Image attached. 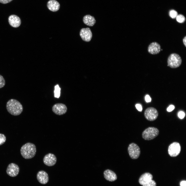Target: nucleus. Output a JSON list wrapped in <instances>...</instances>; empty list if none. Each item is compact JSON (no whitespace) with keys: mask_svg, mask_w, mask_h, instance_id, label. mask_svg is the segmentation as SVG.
Instances as JSON below:
<instances>
[{"mask_svg":"<svg viewBox=\"0 0 186 186\" xmlns=\"http://www.w3.org/2000/svg\"><path fill=\"white\" fill-rule=\"evenodd\" d=\"M6 108L10 114L14 116L20 115L22 112L23 107L20 103L14 99H11L7 103Z\"/></svg>","mask_w":186,"mask_h":186,"instance_id":"1","label":"nucleus"},{"mask_svg":"<svg viewBox=\"0 0 186 186\" xmlns=\"http://www.w3.org/2000/svg\"><path fill=\"white\" fill-rule=\"evenodd\" d=\"M36 151L35 145L34 144L28 142L23 145L20 149L22 156L25 159L33 158L35 156Z\"/></svg>","mask_w":186,"mask_h":186,"instance_id":"2","label":"nucleus"},{"mask_svg":"<svg viewBox=\"0 0 186 186\" xmlns=\"http://www.w3.org/2000/svg\"><path fill=\"white\" fill-rule=\"evenodd\" d=\"M159 134V130L156 128L149 127L146 128L143 132L142 136L146 140H150L156 137Z\"/></svg>","mask_w":186,"mask_h":186,"instance_id":"3","label":"nucleus"},{"mask_svg":"<svg viewBox=\"0 0 186 186\" xmlns=\"http://www.w3.org/2000/svg\"><path fill=\"white\" fill-rule=\"evenodd\" d=\"M182 62L180 56L176 53L171 54L167 59L168 66L172 68H176L179 67L181 65Z\"/></svg>","mask_w":186,"mask_h":186,"instance_id":"4","label":"nucleus"},{"mask_svg":"<svg viewBox=\"0 0 186 186\" xmlns=\"http://www.w3.org/2000/svg\"><path fill=\"white\" fill-rule=\"evenodd\" d=\"M128 151L130 157L133 159L138 158L141 154V150L139 147L134 143L129 144L128 147Z\"/></svg>","mask_w":186,"mask_h":186,"instance_id":"5","label":"nucleus"},{"mask_svg":"<svg viewBox=\"0 0 186 186\" xmlns=\"http://www.w3.org/2000/svg\"><path fill=\"white\" fill-rule=\"evenodd\" d=\"M144 115L147 120L153 121L157 118L158 115V112L157 110L154 108L149 107L145 110Z\"/></svg>","mask_w":186,"mask_h":186,"instance_id":"6","label":"nucleus"},{"mask_svg":"<svg viewBox=\"0 0 186 186\" xmlns=\"http://www.w3.org/2000/svg\"><path fill=\"white\" fill-rule=\"evenodd\" d=\"M181 147L180 144L177 142H173L169 146L168 152L169 155L172 157H176L180 153Z\"/></svg>","mask_w":186,"mask_h":186,"instance_id":"7","label":"nucleus"},{"mask_svg":"<svg viewBox=\"0 0 186 186\" xmlns=\"http://www.w3.org/2000/svg\"><path fill=\"white\" fill-rule=\"evenodd\" d=\"M53 112L56 114L61 115L65 114L67 111V107L64 104L58 103L54 104L52 108Z\"/></svg>","mask_w":186,"mask_h":186,"instance_id":"8","label":"nucleus"},{"mask_svg":"<svg viewBox=\"0 0 186 186\" xmlns=\"http://www.w3.org/2000/svg\"><path fill=\"white\" fill-rule=\"evenodd\" d=\"M19 168L18 166L14 163H11L8 166L6 169L7 174L10 176L15 177L18 174Z\"/></svg>","mask_w":186,"mask_h":186,"instance_id":"9","label":"nucleus"},{"mask_svg":"<svg viewBox=\"0 0 186 186\" xmlns=\"http://www.w3.org/2000/svg\"><path fill=\"white\" fill-rule=\"evenodd\" d=\"M43 160L45 165L48 166H51L56 164L57 158L54 154L51 153H49L44 156Z\"/></svg>","mask_w":186,"mask_h":186,"instance_id":"10","label":"nucleus"},{"mask_svg":"<svg viewBox=\"0 0 186 186\" xmlns=\"http://www.w3.org/2000/svg\"><path fill=\"white\" fill-rule=\"evenodd\" d=\"M80 34L82 40L86 42L90 41L92 36V32L89 28L82 29Z\"/></svg>","mask_w":186,"mask_h":186,"instance_id":"11","label":"nucleus"},{"mask_svg":"<svg viewBox=\"0 0 186 186\" xmlns=\"http://www.w3.org/2000/svg\"><path fill=\"white\" fill-rule=\"evenodd\" d=\"M37 179L38 182L42 184H45L48 182L49 177L47 173L43 171H39L37 174Z\"/></svg>","mask_w":186,"mask_h":186,"instance_id":"12","label":"nucleus"},{"mask_svg":"<svg viewBox=\"0 0 186 186\" xmlns=\"http://www.w3.org/2000/svg\"><path fill=\"white\" fill-rule=\"evenodd\" d=\"M161 50L160 45L156 42L151 43L148 46V52L152 55L158 54L160 52Z\"/></svg>","mask_w":186,"mask_h":186,"instance_id":"13","label":"nucleus"},{"mask_svg":"<svg viewBox=\"0 0 186 186\" xmlns=\"http://www.w3.org/2000/svg\"><path fill=\"white\" fill-rule=\"evenodd\" d=\"M103 175L105 179L109 181H115L117 178L116 173L110 169H107L105 170L103 172Z\"/></svg>","mask_w":186,"mask_h":186,"instance_id":"14","label":"nucleus"},{"mask_svg":"<svg viewBox=\"0 0 186 186\" xmlns=\"http://www.w3.org/2000/svg\"><path fill=\"white\" fill-rule=\"evenodd\" d=\"M8 21L10 25L15 28L19 27L21 24V20L19 17L15 15L10 16L8 18Z\"/></svg>","mask_w":186,"mask_h":186,"instance_id":"15","label":"nucleus"},{"mask_svg":"<svg viewBox=\"0 0 186 186\" xmlns=\"http://www.w3.org/2000/svg\"><path fill=\"white\" fill-rule=\"evenodd\" d=\"M153 176L149 173H146L142 174L139 179L140 184L143 185L148 183L152 180Z\"/></svg>","mask_w":186,"mask_h":186,"instance_id":"16","label":"nucleus"},{"mask_svg":"<svg viewBox=\"0 0 186 186\" xmlns=\"http://www.w3.org/2000/svg\"><path fill=\"white\" fill-rule=\"evenodd\" d=\"M47 6L51 11L56 12L59 10L60 5L57 1L55 0H50L47 3Z\"/></svg>","mask_w":186,"mask_h":186,"instance_id":"17","label":"nucleus"},{"mask_svg":"<svg viewBox=\"0 0 186 186\" xmlns=\"http://www.w3.org/2000/svg\"><path fill=\"white\" fill-rule=\"evenodd\" d=\"M83 21L84 23L87 25L92 26L95 24L96 21L94 17L88 14L84 17Z\"/></svg>","mask_w":186,"mask_h":186,"instance_id":"18","label":"nucleus"},{"mask_svg":"<svg viewBox=\"0 0 186 186\" xmlns=\"http://www.w3.org/2000/svg\"><path fill=\"white\" fill-rule=\"evenodd\" d=\"M60 88L58 84L55 86L54 91V96L56 98H58L60 96Z\"/></svg>","mask_w":186,"mask_h":186,"instance_id":"19","label":"nucleus"},{"mask_svg":"<svg viewBox=\"0 0 186 186\" xmlns=\"http://www.w3.org/2000/svg\"><path fill=\"white\" fill-rule=\"evenodd\" d=\"M177 21L180 23L184 22L185 21V19L184 16L182 14H179L176 17Z\"/></svg>","mask_w":186,"mask_h":186,"instance_id":"20","label":"nucleus"},{"mask_svg":"<svg viewBox=\"0 0 186 186\" xmlns=\"http://www.w3.org/2000/svg\"><path fill=\"white\" fill-rule=\"evenodd\" d=\"M178 15L177 12L175 10H172L169 12V16L172 18H176Z\"/></svg>","mask_w":186,"mask_h":186,"instance_id":"21","label":"nucleus"},{"mask_svg":"<svg viewBox=\"0 0 186 186\" xmlns=\"http://www.w3.org/2000/svg\"><path fill=\"white\" fill-rule=\"evenodd\" d=\"M6 140L5 136L3 134L0 133V145L4 144Z\"/></svg>","mask_w":186,"mask_h":186,"instance_id":"22","label":"nucleus"},{"mask_svg":"<svg viewBox=\"0 0 186 186\" xmlns=\"http://www.w3.org/2000/svg\"><path fill=\"white\" fill-rule=\"evenodd\" d=\"M5 84V81L3 76L0 74V88L3 87Z\"/></svg>","mask_w":186,"mask_h":186,"instance_id":"23","label":"nucleus"},{"mask_svg":"<svg viewBox=\"0 0 186 186\" xmlns=\"http://www.w3.org/2000/svg\"><path fill=\"white\" fill-rule=\"evenodd\" d=\"M143 186H156V182L152 180L147 183L143 185Z\"/></svg>","mask_w":186,"mask_h":186,"instance_id":"24","label":"nucleus"},{"mask_svg":"<svg viewBox=\"0 0 186 186\" xmlns=\"http://www.w3.org/2000/svg\"><path fill=\"white\" fill-rule=\"evenodd\" d=\"M178 116L181 119H183L185 116L184 113L182 111L179 112L178 113Z\"/></svg>","mask_w":186,"mask_h":186,"instance_id":"25","label":"nucleus"},{"mask_svg":"<svg viewBox=\"0 0 186 186\" xmlns=\"http://www.w3.org/2000/svg\"><path fill=\"white\" fill-rule=\"evenodd\" d=\"M174 106L173 105L169 106L167 109V111L168 112L172 111L174 109Z\"/></svg>","mask_w":186,"mask_h":186,"instance_id":"26","label":"nucleus"},{"mask_svg":"<svg viewBox=\"0 0 186 186\" xmlns=\"http://www.w3.org/2000/svg\"><path fill=\"white\" fill-rule=\"evenodd\" d=\"M137 109L139 111H141L142 110V107L141 105L139 104H136L135 105Z\"/></svg>","mask_w":186,"mask_h":186,"instance_id":"27","label":"nucleus"},{"mask_svg":"<svg viewBox=\"0 0 186 186\" xmlns=\"http://www.w3.org/2000/svg\"><path fill=\"white\" fill-rule=\"evenodd\" d=\"M145 100L147 102H150L151 101V98L148 95H146L145 98Z\"/></svg>","mask_w":186,"mask_h":186,"instance_id":"28","label":"nucleus"},{"mask_svg":"<svg viewBox=\"0 0 186 186\" xmlns=\"http://www.w3.org/2000/svg\"><path fill=\"white\" fill-rule=\"evenodd\" d=\"M12 0H0V3L5 4L9 3Z\"/></svg>","mask_w":186,"mask_h":186,"instance_id":"29","label":"nucleus"},{"mask_svg":"<svg viewBox=\"0 0 186 186\" xmlns=\"http://www.w3.org/2000/svg\"><path fill=\"white\" fill-rule=\"evenodd\" d=\"M186 182L185 181H182L180 183L181 186H186Z\"/></svg>","mask_w":186,"mask_h":186,"instance_id":"30","label":"nucleus"},{"mask_svg":"<svg viewBox=\"0 0 186 186\" xmlns=\"http://www.w3.org/2000/svg\"><path fill=\"white\" fill-rule=\"evenodd\" d=\"M183 42L185 46L186 47V36H185L183 39Z\"/></svg>","mask_w":186,"mask_h":186,"instance_id":"31","label":"nucleus"}]
</instances>
